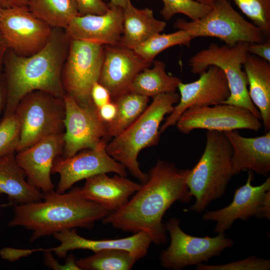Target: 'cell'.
Here are the masks:
<instances>
[{
  "label": "cell",
  "mask_w": 270,
  "mask_h": 270,
  "mask_svg": "<svg viewBox=\"0 0 270 270\" xmlns=\"http://www.w3.org/2000/svg\"><path fill=\"white\" fill-rule=\"evenodd\" d=\"M190 170L158 160L149 170L146 182L125 205L103 218L102 223L134 234L142 231L155 244H166L164 214L175 202L188 203L192 200L186 184Z\"/></svg>",
  "instance_id": "6da1fadb"
},
{
  "label": "cell",
  "mask_w": 270,
  "mask_h": 270,
  "mask_svg": "<svg viewBox=\"0 0 270 270\" xmlns=\"http://www.w3.org/2000/svg\"><path fill=\"white\" fill-rule=\"evenodd\" d=\"M70 42L64 29L53 28L48 42L34 54L20 56L8 48L2 68L6 91L4 117L14 114L21 100L32 91L64 98L62 73Z\"/></svg>",
  "instance_id": "7a4b0ae2"
},
{
  "label": "cell",
  "mask_w": 270,
  "mask_h": 270,
  "mask_svg": "<svg viewBox=\"0 0 270 270\" xmlns=\"http://www.w3.org/2000/svg\"><path fill=\"white\" fill-rule=\"evenodd\" d=\"M110 212L84 198L80 187L68 192L44 194L38 202L16 204L10 226H21L32 232L30 242L66 230L90 228Z\"/></svg>",
  "instance_id": "3957f363"
},
{
  "label": "cell",
  "mask_w": 270,
  "mask_h": 270,
  "mask_svg": "<svg viewBox=\"0 0 270 270\" xmlns=\"http://www.w3.org/2000/svg\"><path fill=\"white\" fill-rule=\"evenodd\" d=\"M180 98V94L176 92L154 96L152 103L141 115L106 144L108 154L122 164L142 184L146 182L148 175L140 168L138 160V154L142 150L158 143L160 124L164 116L172 112Z\"/></svg>",
  "instance_id": "277c9868"
},
{
  "label": "cell",
  "mask_w": 270,
  "mask_h": 270,
  "mask_svg": "<svg viewBox=\"0 0 270 270\" xmlns=\"http://www.w3.org/2000/svg\"><path fill=\"white\" fill-rule=\"evenodd\" d=\"M232 156V146L224 133L207 130L204 150L186 180L189 192L195 198L187 211L201 213L224 194L234 176Z\"/></svg>",
  "instance_id": "5b68a950"
},
{
  "label": "cell",
  "mask_w": 270,
  "mask_h": 270,
  "mask_svg": "<svg viewBox=\"0 0 270 270\" xmlns=\"http://www.w3.org/2000/svg\"><path fill=\"white\" fill-rule=\"evenodd\" d=\"M249 44L240 42L230 46L211 43L207 48L192 56L188 60V64L191 72L194 74H200L211 66L222 69L226 76L230 91L228 98L224 103L244 108L261 120L260 112L248 95L247 78L242 70Z\"/></svg>",
  "instance_id": "8992f818"
},
{
  "label": "cell",
  "mask_w": 270,
  "mask_h": 270,
  "mask_svg": "<svg viewBox=\"0 0 270 270\" xmlns=\"http://www.w3.org/2000/svg\"><path fill=\"white\" fill-rule=\"evenodd\" d=\"M211 8L208 14L198 20H178L174 28L187 31L192 39L214 37L230 46L240 42H261L268 38L258 27L245 20L232 6L230 0H214Z\"/></svg>",
  "instance_id": "52a82bcc"
},
{
  "label": "cell",
  "mask_w": 270,
  "mask_h": 270,
  "mask_svg": "<svg viewBox=\"0 0 270 270\" xmlns=\"http://www.w3.org/2000/svg\"><path fill=\"white\" fill-rule=\"evenodd\" d=\"M14 112L20 124L16 152L45 138L64 132V98L41 90L32 91L21 100Z\"/></svg>",
  "instance_id": "ba28073f"
},
{
  "label": "cell",
  "mask_w": 270,
  "mask_h": 270,
  "mask_svg": "<svg viewBox=\"0 0 270 270\" xmlns=\"http://www.w3.org/2000/svg\"><path fill=\"white\" fill-rule=\"evenodd\" d=\"M104 56V45L70 39L62 82L65 93L80 106H94L91 90L98 82Z\"/></svg>",
  "instance_id": "9c48e42d"
},
{
  "label": "cell",
  "mask_w": 270,
  "mask_h": 270,
  "mask_svg": "<svg viewBox=\"0 0 270 270\" xmlns=\"http://www.w3.org/2000/svg\"><path fill=\"white\" fill-rule=\"evenodd\" d=\"M170 242L168 248L160 256L161 265L167 269L180 270L190 266H198L219 256L232 247L234 242L224 234L214 237L190 235L183 231L180 221L175 218L165 224Z\"/></svg>",
  "instance_id": "30bf717a"
},
{
  "label": "cell",
  "mask_w": 270,
  "mask_h": 270,
  "mask_svg": "<svg viewBox=\"0 0 270 270\" xmlns=\"http://www.w3.org/2000/svg\"><path fill=\"white\" fill-rule=\"evenodd\" d=\"M260 120L244 108L223 103L190 108L182 114L176 125L184 134L196 129L223 132L240 129L258 132L262 127Z\"/></svg>",
  "instance_id": "8fae6325"
},
{
  "label": "cell",
  "mask_w": 270,
  "mask_h": 270,
  "mask_svg": "<svg viewBox=\"0 0 270 270\" xmlns=\"http://www.w3.org/2000/svg\"><path fill=\"white\" fill-rule=\"evenodd\" d=\"M52 29L26 6L4 8L0 17V34L8 48L20 56L40 50L50 38Z\"/></svg>",
  "instance_id": "7c38bea8"
},
{
  "label": "cell",
  "mask_w": 270,
  "mask_h": 270,
  "mask_svg": "<svg viewBox=\"0 0 270 270\" xmlns=\"http://www.w3.org/2000/svg\"><path fill=\"white\" fill-rule=\"evenodd\" d=\"M65 107L62 156L69 158L82 150L94 148L108 138L106 124L100 118L94 106H82L67 94Z\"/></svg>",
  "instance_id": "4fadbf2b"
},
{
  "label": "cell",
  "mask_w": 270,
  "mask_h": 270,
  "mask_svg": "<svg viewBox=\"0 0 270 270\" xmlns=\"http://www.w3.org/2000/svg\"><path fill=\"white\" fill-rule=\"evenodd\" d=\"M107 139L102 140L94 148L82 150L69 158H56L52 173L60 176L57 192L64 193L76 182L100 174L114 172L126 176L125 167L106 152Z\"/></svg>",
  "instance_id": "5bb4252c"
},
{
  "label": "cell",
  "mask_w": 270,
  "mask_h": 270,
  "mask_svg": "<svg viewBox=\"0 0 270 270\" xmlns=\"http://www.w3.org/2000/svg\"><path fill=\"white\" fill-rule=\"evenodd\" d=\"M200 74L199 78L195 81L188 83L181 82L179 84V102L160 126V134L176 125L178 118L188 108L223 104L228 98L229 86L222 69L211 66Z\"/></svg>",
  "instance_id": "9a60e30c"
},
{
  "label": "cell",
  "mask_w": 270,
  "mask_h": 270,
  "mask_svg": "<svg viewBox=\"0 0 270 270\" xmlns=\"http://www.w3.org/2000/svg\"><path fill=\"white\" fill-rule=\"evenodd\" d=\"M244 184L235 190L232 202L228 206L215 210L205 212L204 221L216 222L214 232L224 234L238 220H247L251 217L260 218L262 204L266 192L270 190V177L258 186L252 184L254 172L248 171Z\"/></svg>",
  "instance_id": "2e32d148"
},
{
  "label": "cell",
  "mask_w": 270,
  "mask_h": 270,
  "mask_svg": "<svg viewBox=\"0 0 270 270\" xmlns=\"http://www.w3.org/2000/svg\"><path fill=\"white\" fill-rule=\"evenodd\" d=\"M151 64L133 50L118 45H104L98 82L110 92L112 100L129 92L136 75Z\"/></svg>",
  "instance_id": "e0dca14e"
},
{
  "label": "cell",
  "mask_w": 270,
  "mask_h": 270,
  "mask_svg": "<svg viewBox=\"0 0 270 270\" xmlns=\"http://www.w3.org/2000/svg\"><path fill=\"white\" fill-rule=\"evenodd\" d=\"M64 133L45 138L16 154L28 182L43 194L54 190L50 178L54 162L62 154Z\"/></svg>",
  "instance_id": "ac0fdd59"
},
{
  "label": "cell",
  "mask_w": 270,
  "mask_h": 270,
  "mask_svg": "<svg viewBox=\"0 0 270 270\" xmlns=\"http://www.w3.org/2000/svg\"><path fill=\"white\" fill-rule=\"evenodd\" d=\"M109 6L102 14L78 15L73 18L64 29L69 38L102 45L120 44L123 32V8Z\"/></svg>",
  "instance_id": "d6986e66"
},
{
  "label": "cell",
  "mask_w": 270,
  "mask_h": 270,
  "mask_svg": "<svg viewBox=\"0 0 270 270\" xmlns=\"http://www.w3.org/2000/svg\"><path fill=\"white\" fill-rule=\"evenodd\" d=\"M52 235L60 244L50 249L60 258L66 257L68 251L76 249L90 250L94 252L104 249L118 248L129 251L139 260L146 256L152 243L149 236L142 231L124 238L101 240L84 238L76 233L75 228L57 232Z\"/></svg>",
  "instance_id": "ffe728a7"
},
{
  "label": "cell",
  "mask_w": 270,
  "mask_h": 270,
  "mask_svg": "<svg viewBox=\"0 0 270 270\" xmlns=\"http://www.w3.org/2000/svg\"><path fill=\"white\" fill-rule=\"evenodd\" d=\"M224 133L232 146L234 176L247 170L268 177L270 172V130L254 138L244 136L236 130Z\"/></svg>",
  "instance_id": "44dd1931"
},
{
  "label": "cell",
  "mask_w": 270,
  "mask_h": 270,
  "mask_svg": "<svg viewBox=\"0 0 270 270\" xmlns=\"http://www.w3.org/2000/svg\"><path fill=\"white\" fill-rule=\"evenodd\" d=\"M141 186L126 176L116 174L110 177L102 173L86 179L80 190L84 198L112 212L125 205Z\"/></svg>",
  "instance_id": "7402d4cb"
},
{
  "label": "cell",
  "mask_w": 270,
  "mask_h": 270,
  "mask_svg": "<svg viewBox=\"0 0 270 270\" xmlns=\"http://www.w3.org/2000/svg\"><path fill=\"white\" fill-rule=\"evenodd\" d=\"M270 62L249 52L243 64L250 98L258 108L266 132L270 130Z\"/></svg>",
  "instance_id": "603a6c76"
},
{
  "label": "cell",
  "mask_w": 270,
  "mask_h": 270,
  "mask_svg": "<svg viewBox=\"0 0 270 270\" xmlns=\"http://www.w3.org/2000/svg\"><path fill=\"white\" fill-rule=\"evenodd\" d=\"M166 24L156 18L153 10L134 7L129 0L123 9V32L120 45L133 50L162 32Z\"/></svg>",
  "instance_id": "cb8c5ba5"
},
{
  "label": "cell",
  "mask_w": 270,
  "mask_h": 270,
  "mask_svg": "<svg viewBox=\"0 0 270 270\" xmlns=\"http://www.w3.org/2000/svg\"><path fill=\"white\" fill-rule=\"evenodd\" d=\"M15 156L12 153L0 158V194H6L16 205L42 200L44 194L26 180Z\"/></svg>",
  "instance_id": "d4e9b609"
},
{
  "label": "cell",
  "mask_w": 270,
  "mask_h": 270,
  "mask_svg": "<svg viewBox=\"0 0 270 270\" xmlns=\"http://www.w3.org/2000/svg\"><path fill=\"white\" fill-rule=\"evenodd\" d=\"M153 64L152 68H146L136 75L129 92L149 98L163 93L176 92L182 82L180 79L166 73L164 62L156 60Z\"/></svg>",
  "instance_id": "484cf974"
},
{
  "label": "cell",
  "mask_w": 270,
  "mask_h": 270,
  "mask_svg": "<svg viewBox=\"0 0 270 270\" xmlns=\"http://www.w3.org/2000/svg\"><path fill=\"white\" fill-rule=\"evenodd\" d=\"M113 101L116 106L114 120L106 124L109 138H114L130 126L148 106L149 98L132 92L124 93Z\"/></svg>",
  "instance_id": "4316f807"
},
{
  "label": "cell",
  "mask_w": 270,
  "mask_h": 270,
  "mask_svg": "<svg viewBox=\"0 0 270 270\" xmlns=\"http://www.w3.org/2000/svg\"><path fill=\"white\" fill-rule=\"evenodd\" d=\"M28 8L52 28L65 29L78 16L74 0H28Z\"/></svg>",
  "instance_id": "83f0119b"
},
{
  "label": "cell",
  "mask_w": 270,
  "mask_h": 270,
  "mask_svg": "<svg viewBox=\"0 0 270 270\" xmlns=\"http://www.w3.org/2000/svg\"><path fill=\"white\" fill-rule=\"evenodd\" d=\"M136 260L128 250L108 248L76 260V264L80 270H130Z\"/></svg>",
  "instance_id": "f1b7e54d"
},
{
  "label": "cell",
  "mask_w": 270,
  "mask_h": 270,
  "mask_svg": "<svg viewBox=\"0 0 270 270\" xmlns=\"http://www.w3.org/2000/svg\"><path fill=\"white\" fill-rule=\"evenodd\" d=\"M192 38L184 30L170 34H158L136 47L133 50L144 60L152 64L154 58L166 49L176 46H190Z\"/></svg>",
  "instance_id": "f546056e"
},
{
  "label": "cell",
  "mask_w": 270,
  "mask_h": 270,
  "mask_svg": "<svg viewBox=\"0 0 270 270\" xmlns=\"http://www.w3.org/2000/svg\"><path fill=\"white\" fill-rule=\"evenodd\" d=\"M242 12L264 36H270V0H233Z\"/></svg>",
  "instance_id": "4dcf8cb0"
},
{
  "label": "cell",
  "mask_w": 270,
  "mask_h": 270,
  "mask_svg": "<svg viewBox=\"0 0 270 270\" xmlns=\"http://www.w3.org/2000/svg\"><path fill=\"white\" fill-rule=\"evenodd\" d=\"M163 8L160 14L166 20H169L178 14L186 15L192 20L201 18L211 10V6L194 0H162Z\"/></svg>",
  "instance_id": "1f68e13d"
},
{
  "label": "cell",
  "mask_w": 270,
  "mask_h": 270,
  "mask_svg": "<svg viewBox=\"0 0 270 270\" xmlns=\"http://www.w3.org/2000/svg\"><path fill=\"white\" fill-rule=\"evenodd\" d=\"M20 124L17 114L4 117L0 122V158L16 153L20 140Z\"/></svg>",
  "instance_id": "d6a6232c"
},
{
  "label": "cell",
  "mask_w": 270,
  "mask_h": 270,
  "mask_svg": "<svg viewBox=\"0 0 270 270\" xmlns=\"http://www.w3.org/2000/svg\"><path fill=\"white\" fill-rule=\"evenodd\" d=\"M270 260L252 256L242 260L220 264H202L196 266V270H269Z\"/></svg>",
  "instance_id": "836d02e7"
},
{
  "label": "cell",
  "mask_w": 270,
  "mask_h": 270,
  "mask_svg": "<svg viewBox=\"0 0 270 270\" xmlns=\"http://www.w3.org/2000/svg\"><path fill=\"white\" fill-rule=\"evenodd\" d=\"M79 16L102 14L110 9L108 4L102 0H74Z\"/></svg>",
  "instance_id": "e575fe53"
},
{
  "label": "cell",
  "mask_w": 270,
  "mask_h": 270,
  "mask_svg": "<svg viewBox=\"0 0 270 270\" xmlns=\"http://www.w3.org/2000/svg\"><path fill=\"white\" fill-rule=\"evenodd\" d=\"M91 98L96 109L112 101L108 90L98 82H94L92 86Z\"/></svg>",
  "instance_id": "d590c367"
},
{
  "label": "cell",
  "mask_w": 270,
  "mask_h": 270,
  "mask_svg": "<svg viewBox=\"0 0 270 270\" xmlns=\"http://www.w3.org/2000/svg\"><path fill=\"white\" fill-rule=\"evenodd\" d=\"M269 38L261 42L249 44L248 49V52L270 62V40Z\"/></svg>",
  "instance_id": "8d00e7d4"
},
{
  "label": "cell",
  "mask_w": 270,
  "mask_h": 270,
  "mask_svg": "<svg viewBox=\"0 0 270 270\" xmlns=\"http://www.w3.org/2000/svg\"><path fill=\"white\" fill-rule=\"evenodd\" d=\"M46 250V249L42 248L34 250H19L11 248H5L0 250V255L4 260L9 261H14L21 257L28 256L34 252L39 251L44 252Z\"/></svg>",
  "instance_id": "74e56055"
},
{
  "label": "cell",
  "mask_w": 270,
  "mask_h": 270,
  "mask_svg": "<svg viewBox=\"0 0 270 270\" xmlns=\"http://www.w3.org/2000/svg\"><path fill=\"white\" fill-rule=\"evenodd\" d=\"M100 118L106 124L112 122L116 114V104L111 101L97 109Z\"/></svg>",
  "instance_id": "f35d334b"
},
{
  "label": "cell",
  "mask_w": 270,
  "mask_h": 270,
  "mask_svg": "<svg viewBox=\"0 0 270 270\" xmlns=\"http://www.w3.org/2000/svg\"><path fill=\"white\" fill-rule=\"evenodd\" d=\"M28 0H0V4L4 8L14 7H28Z\"/></svg>",
  "instance_id": "ab89813d"
},
{
  "label": "cell",
  "mask_w": 270,
  "mask_h": 270,
  "mask_svg": "<svg viewBox=\"0 0 270 270\" xmlns=\"http://www.w3.org/2000/svg\"><path fill=\"white\" fill-rule=\"evenodd\" d=\"M8 50L6 43L0 34V73L2 72L4 60Z\"/></svg>",
  "instance_id": "60d3db41"
},
{
  "label": "cell",
  "mask_w": 270,
  "mask_h": 270,
  "mask_svg": "<svg viewBox=\"0 0 270 270\" xmlns=\"http://www.w3.org/2000/svg\"><path fill=\"white\" fill-rule=\"evenodd\" d=\"M6 86L2 72L0 73V112L4 108L6 100Z\"/></svg>",
  "instance_id": "b9f144b4"
},
{
  "label": "cell",
  "mask_w": 270,
  "mask_h": 270,
  "mask_svg": "<svg viewBox=\"0 0 270 270\" xmlns=\"http://www.w3.org/2000/svg\"><path fill=\"white\" fill-rule=\"evenodd\" d=\"M128 1L129 0H110L108 4L110 6H118L124 9Z\"/></svg>",
  "instance_id": "7bdbcfd3"
},
{
  "label": "cell",
  "mask_w": 270,
  "mask_h": 270,
  "mask_svg": "<svg viewBox=\"0 0 270 270\" xmlns=\"http://www.w3.org/2000/svg\"><path fill=\"white\" fill-rule=\"evenodd\" d=\"M199 3L202 4L204 5H206L210 6H212L213 4L214 0H194Z\"/></svg>",
  "instance_id": "ee69618b"
},
{
  "label": "cell",
  "mask_w": 270,
  "mask_h": 270,
  "mask_svg": "<svg viewBox=\"0 0 270 270\" xmlns=\"http://www.w3.org/2000/svg\"><path fill=\"white\" fill-rule=\"evenodd\" d=\"M12 205H14V204L11 202L5 204H0V208L8 207Z\"/></svg>",
  "instance_id": "f6af8a7d"
},
{
  "label": "cell",
  "mask_w": 270,
  "mask_h": 270,
  "mask_svg": "<svg viewBox=\"0 0 270 270\" xmlns=\"http://www.w3.org/2000/svg\"><path fill=\"white\" fill-rule=\"evenodd\" d=\"M3 10H4V8L2 7L1 4H0V17L1 15H2Z\"/></svg>",
  "instance_id": "bcb514c9"
},
{
  "label": "cell",
  "mask_w": 270,
  "mask_h": 270,
  "mask_svg": "<svg viewBox=\"0 0 270 270\" xmlns=\"http://www.w3.org/2000/svg\"></svg>",
  "instance_id": "7dc6e473"
}]
</instances>
